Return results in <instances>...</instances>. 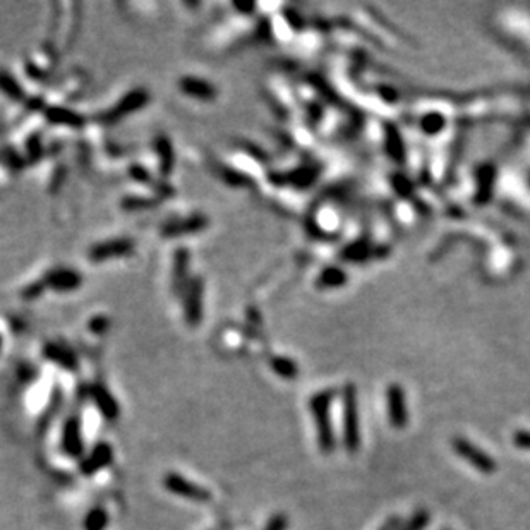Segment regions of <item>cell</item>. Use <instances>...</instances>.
<instances>
[{"label": "cell", "mask_w": 530, "mask_h": 530, "mask_svg": "<svg viewBox=\"0 0 530 530\" xmlns=\"http://www.w3.org/2000/svg\"><path fill=\"white\" fill-rule=\"evenodd\" d=\"M513 443L516 448L529 450L530 452V431H516L513 434Z\"/></svg>", "instance_id": "8"}, {"label": "cell", "mask_w": 530, "mask_h": 530, "mask_svg": "<svg viewBox=\"0 0 530 530\" xmlns=\"http://www.w3.org/2000/svg\"><path fill=\"white\" fill-rule=\"evenodd\" d=\"M107 524V515L102 510H95L90 513L86 520V529L88 530H102Z\"/></svg>", "instance_id": "7"}, {"label": "cell", "mask_w": 530, "mask_h": 530, "mask_svg": "<svg viewBox=\"0 0 530 530\" xmlns=\"http://www.w3.org/2000/svg\"><path fill=\"white\" fill-rule=\"evenodd\" d=\"M333 393L324 391L318 396H314L311 402V410L314 415L316 424H318V441L319 448L324 453L329 455L335 450V433H333L332 420H329V403H332Z\"/></svg>", "instance_id": "1"}, {"label": "cell", "mask_w": 530, "mask_h": 530, "mask_svg": "<svg viewBox=\"0 0 530 530\" xmlns=\"http://www.w3.org/2000/svg\"><path fill=\"white\" fill-rule=\"evenodd\" d=\"M400 521H402L400 516H390V519H388L378 530H398L400 529Z\"/></svg>", "instance_id": "10"}, {"label": "cell", "mask_w": 530, "mask_h": 530, "mask_svg": "<svg viewBox=\"0 0 530 530\" xmlns=\"http://www.w3.org/2000/svg\"><path fill=\"white\" fill-rule=\"evenodd\" d=\"M388 417L393 429H403L408 423L407 405H405V395L400 386H390L388 390Z\"/></svg>", "instance_id": "4"}, {"label": "cell", "mask_w": 530, "mask_h": 530, "mask_svg": "<svg viewBox=\"0 0 530 530\" xmlns=\"http://www.w3.org/2000/svg\"><path fill=\"white\" fill-rule=\"evenodd\" d=\"M452 446H453L455 453H457L462 460L470 463V465H472L477 472L489 475V474H494L496 469H498L494 458H491L482 448H479L477 445H474L472 441H469L467 438L455 436L452 441Z\"/></svg>", "instance_id": "3"}, {"label": "cell", "mask_w": 530, "mask_h": 530, "mask_svg": "<svg viewBox=\"0 0 530 530\" xmlns=\"http://www.w3.org/2000/svg\"><path fill=\"white\" fill-rule=\"evenodd\" d=\"M287 527H289V520H287L283 515H277L275 519L270 520L268 527H266L265 530H285Z\"/></svg>", "instance_id": "9"}, {"label": "cell", "mask_w": 530, "mask_h": 530, "mask_svg": "<svg viewBox=\"0 0 530 530\" xmlns=\"http://www.w3.org/2000/svg\"><path fill=\"white\" fill-rule=\"evenodd\" d=\"M344 412V445L347 452L354 455L361 446V423H359L357 393L352 386L345 390Z\"/></svg>", "instance_id": "2"}, {"label": "cell", "mask_w": 530, "mask_h": 530, "mask_svg": "<svg viewBox=\"0 0 530 530\" xmlns=\"http://www.w3.org/2000/svg\"><path fill=\"white\" fill-rule=\"evenodd\" d=\"M165 484L170 491L177 492V494L184 496V498L196 499V502H206V499H210V492L201 489V487L196 486L193 482H187L186 479L179 477V475H170Z\"/></svg>", "instance_id": "5"}, {"label": "cell", "mask_w": 530, "mask_h": 530, "mask_svg": "<svg viewBox=\"0 0 530 530\" xmlns=\"http://www.w3.org/2000/svg\"><path fill=\"white\" fill-rule=\"evenodd\" d=\"M429 521H431V513L424 510V508H420V510H417L403 525H400L398 530H425Z\"/></svg>", "instance_id": "6"}]
</instances>
